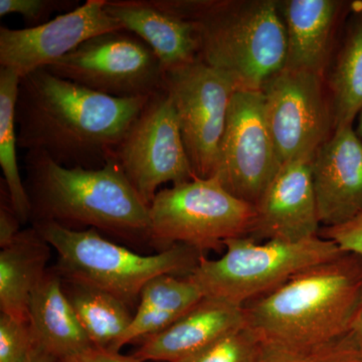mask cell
<instances>
[{
    "mask_svg": "<svg viewBox=\"0 0 362 362\" xmlns=\"http://www.w3.org/2000/svg\"><path fill=\"white\" fill-rule=\"evenodd\" d=\"M148 98L106 96L37 69L23 76L18 86V147L44 152L65 168H102L114 158Z\"/></svg>",
    "mask_w": 362,
    "mask_h": 362,
    "instance_id": "1",
    "label": "cell"
},
{
    "mask_svg": "<svg viewBox=\"0 0 362 362\" xmlns=\"http://www.w3.org/2000/svg\"><path fill=\"white\" fill-rule=\"evenodd\" d=\"M25 187L30 223L49 221L75 230H96L149 244V207L115 158L102 168H69L42 151H26Z\"/></svg>",
    "mask_w": 362,
    "mask_h": 362,
    "instance_id": "2",
    "label": "cell"
},
{
    "mask_svg": "<svg viewBox=\"0 0 362 362\" xmlns=\"http://www.w3.org/2000/svg\"><path fill=\"white\" fill-rule=\"evenodd\" d=\"M361 297L362 257L343 252L245 305V319L266 341L316 350L346 334Z\"/></svg>",
    "mask_w": 362,
    "mask_h": 362,
    "instance_id": "3",
    "label": "cell"
},
{
    "mask_svg": "<svg viewBox=\"0 0 362 362\" xmlns=\"http://www.w3.org/2000/svg\"><path fill=\"white\" fill-rule=\"evenodd\" d=\"M165 1L197 25L199 61L223 74L235 90H261L285 68L287 39L278 2Z\"/></svg>",
    "mask_w": 362,
    "mask_h": 362,
    "instance_id": "4",
    "label": "cell"
},
{
    "mask_svg": "<svg viewBox=\"0 0 362 362\" xmlns=\"http://www.w3.org/2000/svg\"><path fill=\"white\" fill-rule=\"evenodd\" d=\"M33 228L58 254L54 270L62 280L109 293L131 307L139 303L144 286L160 275L187 277L204 254L176 245L156 255L137 254L105 239L96 230H75L39 221Z\"/></svg>",
    "mask_w": 362,
    "mask_h": 362,
    "instance_id": "5",
    "label": "cell"
},
{
    "mask_svg": "<svg viewBox=\"0 0 362 362\" xmlns=\"http://www.w3.org/2000/svg\"><path fill=\"white\" fill-rule=\"evenodd\" d=\"M223 245L226 252L220 259L202 257L187 278L204 297L242 307L277 289L305 269L343 252L335 243L320 235L299 242L273 240L263 244L246 235L226 240Z\"/></svg>",
    "mask_w": 362,
    "mask_h": 362,
    "instance_id": "6",
    "label": "cell"
},
{
    "mask_svg": "<svg viewBox=\"0 0 362 362\" xmlns=\"http://www.w3.org/2000/svg\"><path fill=\"white\" fill-rule=\"evenodd\" d=\"M255 218L256 206L216 178L195 177L157 192L149 206V244L160 252L176 245L220 251L226 240L247 237Z\"/></svg>",
    "mask_w": 362,
    "mask_h": 362,
    "instance_id": "7",
    "label": "cell"
},
{
    "mask_svg": "<svg viewBox=\"0 0 362 362\" xmlns=\"http://www.w3.org/2000/svg\"><path fill=\"white\" fill-rule=\"evenodd\" d=\"M45 69L57 77L118 99L148 98L163 88L160 61L146 42L126 30L86 40Z\"/></svg>",
    "mask_w": 362,
    "mask_h": 362,
    "instance_id": "8",
    "label": "cell"
},
{
    "mask_svg": "<svg viewBox=\"0 0 362 362\" xmlns=\"http://www.w3.org/2000/svg\"><path fill=\"white\" fill-rule=\"evenodd\" d=\"M162 89L175 107L195 177H214L235 88L223 74L197 59L164 71Z\"/></svg>",
    "mask_w": 362,
    "mask_h": 362,
    "instance_id": "9",
    "label": "cell"
},
{
    "mask_svg": "<svg viewBox=\"0 0 362 362\" xmlns=\"http://www.w3.org/2000/svg\"><path fill=\"white\" fill-rule=\"evenodd\" d=\"M114 158L148 207L160 185H180L195 178L175 107L165 90L148 98Z\"/></svg>",
    "mask_w": 362,
    "mask_h": 362,
    "instance_id": "10",
    "label": "cell"
},
{
    "mask_svg": "<svg viewBox=\"0 0 362 362\" xmlns=\"http://www.w3.org/2000/svg\"><path fill=\"white\" fill-rule=\"evenodd\" d=\"M281 165L266 120L263 94L235 90L214 178L233 197L256 206Z\"/></svg>",
    "mask_w": 362,
    "mask_h": 362,
    "instance_id": "11",
    "label": "cell"
},
{
    "mask_svg": "<svg viewBox=\"0 0 362 362\" xmlns=\"http://www.w3.org/2000/svg\"><path fill=\"white\" fill-rule=\"evenodd\" d=\"M261 92L281 163L313 156L334 131L322 76L284 68L267 81Z\"/></svg>",
    "mask_w": 362,
    "mask_h": 362,
    "instance_id": "12",
    "label": "cell"
},
{
    "mask_svg": "<svg viewBox=\"0 0 362 362\" xmlns=\"http://www.w3.org/2000/svg\"><path fill=\"white\" fill-rule=\"evenodd\" d=\"M106 0H87L35 28H0V66L20 77L45 68L70 54L86 40L123 30L105 9Z\"/></svg>",
    "mask_w": 362,
    "mask_h": 362,
    "instance_id": "13",
    "label": "cell"
},
{
    "mask_svg": "<svg viewBox=\"0 0 362 362\" xmlns=\"http://www.w3.org/2000/svg\"><path fill=\"white\" fill-rule=\"evenodd\" d=\"M313 156L281 165L257 204L256 218L247 237L256 242H299L319 235L321 223L312 177Z\"/></svg>",
    "mask_w": 362,
    "mask_h": 362,
    "instance_id": "14",
    "label": "cell"
},
{
    "mask_svg": "<svg viewBox=\"0 0 362 362\" xmlns=\"http://www.w3.org/2000/svg\"><path fill=\"white\" fill-rule=\"evenodd\" d=\"M319 221L324 228L362 213V138L354 126L333 131L312 159Z\"/></svg>",
    "mask_w": 362,
    "mask_h": 362,
    "instance_id": "15",
    "label": "cell"
},
{
    "mask_svg": "<svg viewBox=\"0 0 362 362\" xmlns=\"http://www.w3.org/2000/svg\"><path fill=\"white\" fill-rule=\"evenodd\" d=\"M105 9L123 30L151 47L164 71L199 59L197 25L175 13L165 0H106Z\"/></svg>",
    "mask_w": 362,
    "mask_h": 362,
    "instance_id": "16",
    "label": "cell"
},
{
    "mask_svg": "<svg viewBox=\"0 0 362 362\" xmlns=\"http://www.w3.org/2000/svg\"><path fill=\"white\" fill-rule=\"evenodd\" d=\"M245 323L244 307L204 297L165 330L144 338L133 356L141 362H180Z\"/></svg>",
    "mask_w": 362,
    "mask_h": 362,
    "instance_id": "17",
    "label": "cell"
},
{
    "mask_svg": "<svg viewBox=\"0 0 362 362\" xmlns=\"http://www.w3.org/2000/svg\"><path fill=\"white\" fill-rule=\"evenodd\" d=\"M344 4L334 0L278 2L287 39L285 68L322 76Z\"/></svg>",
    "mask_w": 362,
    "mask_h": 362,
    "instance_id": "18",
    "label": "cell"
},
{
    "mask_svg": "<svg viewBox=\"0 0 362 362\" xmlns=\"http://www.w3.org/2000/svg\"><path fill=\"white\" fill-rule=\"evenodd\" d=\"M28 325L35 347L58 361L93 345L64 291L61 276L54 268L47 269L32 293Z\"/></svg>",
    "mask_w": 362,
    "mask_h": 362,
    "instance_id": "19",
    "label": "cell"
},
{
    "mask_svg": "<svg viewBox=\"0 0 362 362\" xmlns=\"http://www.w3.org/2000/svg\"><path fill=\"white\" fill-rule=\"evenodd\" d=\"M52 246L33 226L21 230L0 252V310L28 322V305L47 273Z\"/></svg>",
    "mask_w": 362,
    "mask_h": 362,
    "instance_id": "20",
    "label": "cell"
},
{
    "mask_svg": "<svg viewBox=\"0 0 362 362\" xmlns=\"http://www.w3.org/2000/svg\"><path fill=\"white\" fill-rule=\"evenodd\" d=\"M202 298L201 290L187 277L157 276L143 288L132 322L110 350L119 352L131 341L165 330Z\"/></svg>",
    "mask_w": 362,
    "mask_h": 362,
    "instance_id": "21",
    "label": "cell"
},
{
    "mask_svg": "<svg viewBox=\"0 0 362 362\" xmlns=\"http://www.w3.org/2000/svg\"><path fill=\"white\" fill-rule=\"evenodd\" d=\"M351 13L330 77L334 130L354 126L362 112V1L352 4Z\"/></svg>",
    "mask_w": 362,
    "mask_h": 362,
    "instance_id": "22",
    "label": "cell"
},
{
    "mask_svg": "<svg viewBox=\"0 0 362 362\" xmlns=\"http://www.w3.org/2000/svg\"><path fill=\"white\" fill-rule=\"evenodd\" d=\"M63 287L92 344L111 349L132 322L130 307L113 295L95 288L66 281H63Z\"/></svg>",
    "mask_w": 362,
    "mask_h": 362,
    "instance_id": "23",
    "label": "cell"
},
{
    "mask_svg": "<svg viewBox=\"0 0 362 362\" xmlns=\"http://www.w3.org/2000/svg\"><path fill=\"white\" fill-rule=\"evenodd\" d=\"M21 77L11 69H0V166L14 211L21 225L30 223L32 206L18 169L16 106Z\"/></svg>",
    "mask_w": 362,
    "mask_h": 362,
    "instance_id": "24",
    "label": "cell"
},
{
    "mask_svg": "<svg viewBox=\"0 0 362 362\" xmlns=\"http://www.w3.org/2000/svg\"><path fill=\"white\" fill-rule=\"evenodd\" d=\"M263 339L246 323L180 362H256Z\"/></svg>",
    "mask_w": 362,
    "mask_h": 362,
    "instance_id": "25",
    "label": "cell"
},
{
    "mask_svg": "<svg viewBox=\"0 0 362 362\" xmlns=\"http://www.w3.org/2000/svg\"><path fill=\"white\" fill-rule=\"evenodd\" d=\"M35 349L28 322L0 313V362H25Z\"/></svg>",
    "mask_w": 362,
    "mask_h": 362,
    "instance_id": "26",
    "label": "cell"
},
{
    "mask_svg": "<svg viewBox=\"0 0 362 362\" xmlns=\"http://www.w3.org/2000/svg\"><path fill=\"white\" fill-rule=\"evenodd\" d=\"M78 1L71 0H0V16L18 14L28 28H35L49 21L57 11L69 13L77 8Z\"/></svg>",
    "mask_w": 362,
    "mask_h": 362,
    "instance_id": "27",
    "label": "cell"
},
{
    "mask_svg": "<svg viewBox=\"0 0 362 362\" xmlns=\"http://www.w3.org/2000/svg\"><path fill=\"white\" fill-rule=\"evenodd\" d=\"M319 235L332 240L343 252L362 257V213L341 225L321 228Z\"/></svg>",
    "mask_w": 362,
    "mask_h": 362,
    "instance_id": "28",
    "label": "cell"
},
{
    "mask_svg": "<svg viewBox=\"0 0 362 362\" xmlns=\"http://www.w3.org/2000/svg\"><path fill=\"white\" fill-rule=\"evenodd\" d=\"M315 362H362V344L343 335L316 349Z\"/></svg>",
    "mask_w": 362,
    "mask_h": 362,
    "instance_id": "29",
    "label": "cell"
},
{
    "mask_svg": "<svg viewBox=\"0 0 362 362\" xmlns=\"http://www.w3.org/2000/svg\"><path fill=\"white\" fill-rule=\"evenodd\" d=\"M256 362H315V350H304L263 340Z\"/></svg>",
    "mask_w": 362,
    "mask_h": 362,
    "instance_id": "30",
    "label": "cell"
},
{
    "mask_svg": "<svg viewBox=\"0 0 362 362\" xmlns=\"http://www.w3.org/2000/svg\"><path fill=\"white\" fill-rule=\"evenodd\" d=\"M21 221L14 211L6 187H1L0 199V247L8 246L21 232Z\"/></svg>",
    "mask_w": 362,
    "mask_h": 362,
    "instance_id": "31",
    "label": "cell"
},
{
    "mask_svg": "<svg viewBox=\"0 0 362 362\" xmlns=\"http://www.w3.org/2000/svg\"><path fill=\"white\" fill-rule=\"evenodd\" d=\"M58 362H141L134 356H126L119 352L112 351L110 349L102 347H88L82 351L71 354L65 358L59 359Z\"/></svg>",
    "mask_w": 362,
    "mask_h": 362,
    "instance_id": "32",
    "label": "cell"
},
{
    "mask_svg": "<svg viewBox=\"0 0 362 362\" xmlns=\"http://www.w3.org/2000/svg\"><path fill=\"white\" fill-rule=\"evenodd\" d=\"M345 337L351 338L362 344V297L354 311Z\"/></svg>",
    "mask_w": 362,
    "mask_h": 362,
    "instance_id": "33",
    "label": "cell"
},
{
    "mask_svg": "<svg viewBox=\"0 0 362 362\" xmlns=\"http://www.w3.org/2000/svg\"><path fill=\"white\" fill-rule=\"evenodd\" d=\"M25 362H58V359L49 356L47 352L42 351V349L35 347Z\"/></svg>",
    "mask_w": 362,
    "mask_h": 362,
    "instance_id": "34",
    "label": "cell"
},
{
    "mask_svg": "<svg viewBox=\"0 0 362 362\" xmlns=\"http://www.w3.org/2000/svg\"><path fill=\"white\" fill-rule=\"evenodd\" d=\"M356 132H357V134L361 136V137L362 138V112L361 114H359L358 126H357Z\"/></svg>",
    "mask_w": 362,
    "mask_h": 362,
    "instance_id": "35",
    "label": "cell"
}]
</instances>
